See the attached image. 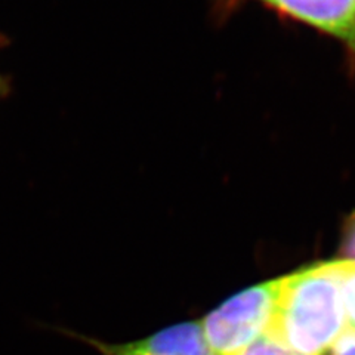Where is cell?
I'll list each match as a JSON object with an SVG mask.
<instances>
[{"mask_svg": "<svg viewBox=\"0 0 355 355\" xmlns=\"http://www.w3.org/2000/svg\"><path fill=\"white\" fill-rule=\"evenodd\" d=\"M345 331L338 261L283 277L270 335L301 355H324Z\"/></svg>", "mask_w": 355, "mask_h": 355, "instance_id": "1", "label": "cell"}, {"mask_svg": "<svg viewBox=\"0 0 355 355\" xmlns=\"http://www.w3.org/2000/svg\"><path fill=\"white\" fill-rule=\"evenodd\" d=\"M283 288V277L232 295L200 320L214 355H240L268 333Z\"/></svg>", "mask_w": 355, "mask_h": 355, "instance_id": "2", "label": "cell"}, {"mask_svg": "<svg viewBox=\"0 0 355 355\" xmlns=\"http://www.w3.org/2000/svg\"><path fill=\"white\" fill-rule=\"evenodd\" d=\"M101 355H214L205 339L198 321H182L151 335L125 343H107L83 335L70 333Z\"/></svg>", "mask_w": 355, "mask_h": 355, "instance_id": "3", "label": "cell"}, {"mask_svg": "<svg viewBox=\"0 0 355 355\" xmlns=\"http://www.w3.org/2000/svg\"><path fill=\"white\" fill-rule=\"evenodd\" d=\"M295 19L345 42L355 52V0H261Z\"/></svg>", "mask_w": 355, "mask_h": 355, "instance_id": "4", "label": "cell"}, {"mask_svg": "<svg viewBox=\"0 0 355 355\" xmlns=\"http://www.w3.org/2000/svg\"><path fill=\"white\" fill-rule=\"evenodd\" d=\"M340 288L347 317V331L355 333V261L339 259Z\"/></svg>", "mask_w": 355, "mask_h": 355, "instance_id": "5", "label": "cell"}, {"mask_svg": "<svg viewBox=\"0 0 355 355\" xmlns=\"http://www.w3.org/2000/svg\"><path fill=\"white\" fill-rule=\"evenodd\" d=\"M240 355H301L286 347L279 339H275L270 333H265L262 338L243 351Z\"/></svg>", "mask_w": 355, "mask_h": 355, "instance_id": "6", "label": "cell"}, {"mask_svg": "<svg viewBox=\"0 0 355 355\" xmlns=\"http://www.w3.org/2000/svg\"><path fill=\"white\" fill-rule=\"evenodd\" d=\"M342 252L352 261H355V215H352L347 225L343 228V239H342Z\"/></svg>", "mask_w": 355, "mask_h": 355, "instance_id": "7", "label": "cell"}, {"mask_svg": "<svg viewBox=\"0 0 355 355\" xmlns=\"http://www.w3.org/2000/svg\"><path fill=\"white\" fill-rule=\"evenodd\" d=\"M324 355H355V333L345 331Z\"/></svg>", "mask_w": 355, "mask_h": 355, "instance_id": "8", "label": "cell"}, {"mask_svg": "<svg viewBox=\"0 0 355 355\" xmlns=\"http://www.w3.org/2000/svg\"><path fill=\"white\" fill-rule=\"evenodd\" d=\"M2 89H3V80H2V76H0V94H2Z\"/></svg>", "mask_w": 355, "mask_h": 355, "instance_id": "9", "label": "cell"}]
</instances>
